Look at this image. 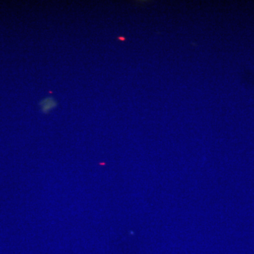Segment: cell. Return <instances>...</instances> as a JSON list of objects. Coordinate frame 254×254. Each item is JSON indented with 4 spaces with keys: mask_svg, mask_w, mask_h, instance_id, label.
Here are the masks:
<instances>
[{
    "mask_svg": "<svg viewBox=\"0 0 254 254\" xmlns=\"http://www.w3.org/2000/svg\"><path fill=\"white\" fill-rule=\"evenodd\" d=\"M39 105L41 106L42 113L46 114L58 106V102L52 97H48L42 100L39 103Z\"/></svg>",
    "mask_w": 254,
    "mask_h": 254,
    "instance_id": "1",
    "label": "cell"
}]
</instances>
